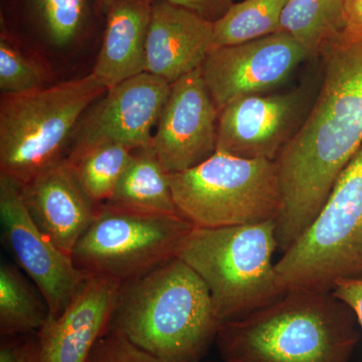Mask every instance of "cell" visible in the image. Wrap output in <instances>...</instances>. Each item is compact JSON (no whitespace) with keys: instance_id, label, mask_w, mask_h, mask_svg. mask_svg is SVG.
Segmentation results:
<instances>
[{"instance_id":"f546056e","label":"cell","mask_w":362,"mask_h":362,"mask_svg":"<svg viewBox=\"0 0 362 362\" xmlns=\"http://www.w3.org/2000/svg\"><path fill=\"white\" fill-rule=\"evenodd\" d=\"M21 362H42L37 338L21 343Z\"/></svg>"},{"instance_id":"7402d4cb","label":"cell","mask_w":362,"mask_h":362,"mask_svg":"<svg viewBox=\"0 0 362 362\" xmlns=\"http://www.w3.org/2000/svg\"><path fill=\"white\" fill-rule=\"evenodd\" d=\"M133 150L114 143L68 154L66 161L90 202L100 207L110 201Z\"/></svg>"},{"instance_id":"3957f363","label":"cell","mask_w":362,"mask_h":362,"mask_svg":"<svg viewBox=\"0 0 362 362\" xmlns=\"http://www.w3.org/2000/svg\"><path fill=\"white\" fill-rule=\"evenodd\" d=\"M221 324L204 281L175 257L121 284L110 328L164 361L199 362Z\"/></svg>"},{"instance_id":"f1b7e54d","label":"cell","mask_w":362,"mask_h":362,"mask_svg":"<svg viewBox=\"0 0 362 362\" xmlns=\"http://www.w3.org/2000/svg\"><path fill=\"white\" fill-rule=\"evenodd\" d=\"M21 344L13 341H2L0 347V362H21Z\"/></svg>"},{"instance_id":"52a82bcc","label":"cell","mask_w":362,"mask_h":362,"mask_svg":"<svg viewBox=\"0 0 362 362\" xmlns=\"http://www.w3.org/2000/svg\"><path fill=\"white\" fill-rule=\"evenodd\" d=\"M276 268L289 290L331 292L362 277V147L350 160L306 232Z\"/></svg>"},{"instance_id":"484cf974","label":"cell","mask_w":362,"mask_h":362,"mask_svg":"<svg viewBox=\"0 0 362 362\" xmlns=\"http://www.w3.org/2000/svg\"><path fill=\"white\" fill-rule=\"evenodd\" d=\"M175 6L199 14L202 18L216 23L233 4V0H168Z\"/></svg>"},{"instance_id":"5b68a950","label":"cell","mask_w":362,"mask_h":362,"mask_svg":"<svg viewBox=\"0 0 362 362\" xmlns=\"http://www.w3.org/2000/svg\"><path fill=\"white\" fill-rule=\"evenodd\" d=\"M107 90L90 73L25 94L2 95L0 177L21 188L66 158L78 121Z\"/></svg>"},{"instance_id":"5bb4252c","label":"cell","mask_w":362,"mask_h":362,"mask_svg":"<svg viewBox=\"0 0 362 362\" xmlns=\"http://www.w3.org/2000/svg\"><path fill=\"white\" fill-rule=\"evenodd\" d=\"M121 284L89 277L58 316L47 317L37 332L42 362H86L110 328Z\"/></svg>"},{"instance_id":"e0dca14e","label":"cell","mask_w":362,"mask_h":362,"mask_svg":"<svg viewBox=\"0 0 362 362\" xmlns=\"http://www.w3.org/2000/svg\"><path fill=\"white\" fill-rule=\"evenodd\" d=\"M213 40L214 23L168 0H153L145 71L173 84L201 68Z\"/></svg>"},{"instance_id":"9a60e30c","label":"cell","mask_w":362,"mask_h":362,"mask_svg":"<svg viewBox=\"0 0 362 362\" xmlns=\"http://www.w3.org/2000/svg\"><path fill=\"white\" fill-rule=\"evenodd\" d=\"M1 33L21 44L66 52L104 30L96 0H2Z\"/></svg>"},{"instance_id":"277c9868","label":"cell","mask_w":362,"mask_h":362,"mask_svg":"<svg viewBox=\"0 0 362 362\" xmlns=\"http://www.w3.org/2000/svg\"><path fill=\"white\" fill-rule=\"evenodd\" d=\"M275 221L226 228H194L177 257L202 278L221 322L269 306L288 289L273 263Z\"/></svg>"},{"instance_id":"9c48e42d","label":"cell","mask_w":362,"mask_h":362,"mask_svg":"<svg viewBox=\"0 0 362 362\" xmlns=\"http://www.w3.org/2000/svg\"><path fill=\"white\" fill-rule=\"evenodd\" d=\"M169 92L170 84L146 71L107 90L78 121L68 154L106 143L132 150L151 146Z\"/></svg>"},{"instance_id":"ba28073f","label":"cell","mask_w":362,"mask_h":362,"mask_svg":"<svg viewBox=\"0 0 362 362\" xmlns=\"http://www.w3.org/2000/svg\"><path fill=\"white\" fill-rule=\"evenodd\" d=\"M194 228L180 214L137 213L103 204L71 258L88 277L123 284L177 257Z\"/></svg>"},{"instance_id":"30bf717a","label":"cell","mask_w":362,"mask_h":362,"mask_svg":"<svg viewBox=\"0 0 362 362\" xmlns=\"http://www.w3.org/2000/svg\"><path fill=\"white\" fill-rule=\"evenodd\" d=\"M308 52L291 35L276 33L211 49L202 77L218 113L240 98L266 94L291 76Z\"/></svg>"},{"instance_id":"cb8c5ba5","label":"cell","mask_w":362,"mask_h":362,"mask_svg":"<svg viewBox=\"0 0 362 362\" xmlns=\"http://www.w3.org/2000/svg\"><path fill=\"white\" fill-rule=\"evenodd\" d=\"M49 74L23 45L6 33L0 35V90L2 95L25 94L47 87Z\"/></svg>"},{"instance_id":"6da1fadb","label":"cell","mask_w":362,"mask_h":362,"mask_svg":"<svg viewBox=\"0 0 362 362\" xmlns=\"http://www.w3.org/2000/svg\"><path fill=\"white\" fill-rule=\"evenodd\" d=\"M321 56L318 96L275 160L282 194L276 239L282 252L311 226L362 147V40L341 35Z\"/></svg>"},{"instance_id":"4fadbf2b","label":"cell","mask_w":362,"mask_h":362,"mask_svg":"<svg viewBox=\"0 0 362 362\" xmlns=\"http://www.w3.org/2000/svg\"><path fill=\"white\" fill-rule=\"evenodd\" d=\"M300 90L240 98L218 113L216 152L275 161L301 124Z\"/></svg>"},{"instance_id":"44dd1931","label":"cell","mask_w":362,"mask_h":362,"mask_svg":"<svg viewBox=\"0 0 362 362\" xmlns=\"http://www.w3.org/2000/svg\"><path fill=\"white\" fill-rule=\"evenodd\" d=\"M49 315V306L18 267H0V333L4 338L39 331Z\"/></svg>"},{"instance_id":"d6986e66","label":"cell","mask_w":362,"mask_h":362,"mask_svg":"<svg viewBox=\"0 0 362 362\" xmlns=\"http://www.w3.org/2000/svg\"><path fill=\"white\" fill-rule=\"evenodd\" d=\"M109 206L154 214H180L173 199L170 173L151 146L133 150Z\"/></svg>"},{"instance_id":"83f0119b","label":"cell","mask_w":362,"mask_h":362,"mask_svg":"<svg viewBox=\"0 0 362 362\" xmlns=\"http://www.w3.org/2000/svg\"><path fill=\"white\" fill-rule=\"evenodd\" d=\"M343 18L342 35L347 39L362 40V0H344Z\"/></svg>"},{"instance_id":"4dcf8cb0","label":"cell","mask_w":362,"mask_h":362,"mask_svg":"<svg viewBox=\"0 0 362 362\" xmlns=\"http://www.w3.org/2000/svg\"><path fill=\"white\" fill-rule=\"evenodd\" d=\"M98 8H99L100 13L103 14L104 16H106L107 13H108L109 8H110L112 2L114 0H96Z\"/></svg>"},{"instance_id":"ac0fdd59","label":"cell","mask_w":362,"mask_h":362,"mask_svg":"<svg viewBox=\"0 0 362 362\" xmlns=\"http://www.w3.org/2000/svg\"><path fill=\"white\" fill-rule=\"evenodd\" d=\"M153 0H114L92 74L107 89L145 73Z\"/></svg>"},{"instance_id":"7a4b0ae2","label":"cell","mask_w":362,"mask_h":362,"mask_svg":"<svg viewBox=\"0 0 362 362\" xmlns=\"http://www.w3.org/2000/svg\"><path fill=\"white\" fill-rule=\"evenodd\" d=\"M358 325L332 292L290 290L221 324L216 344L225 362H349L361 339Z\"/></svg>"},{"instance_id":"4316f807","label":"cell","mask_w":362,"mask_h":362,"mask_svg":"<svg viewBox=\"0 0 362 362\" xmlns=\"http://www.w3.org/2000/svg\"><path fill=\"white\" fill-rule=\"evenodd\" d=\"M331 292L338 299L349 305L362 328V277L342 279L338 281Z\"/></svg>"},{"instance_id":"8fae6325","label":"cell","mask_w":362,"mask_h":362,"mask_svg":"<svg viewBox=\"0 0 362 362\" xmlns=\"http://www.w3.org/2000/svg\"><path fill=\"white\" fill-rule=\"evenodd\" d=\"M0 218L4 238L16 263L40 290L49 316H58L88 276L59 249L30 218L20 188L0 177Z\"/></svg>"},{"instance_id":"603a6c76","label":"cell","mask_w":362,"mask_h":362,"mask_svg":"<svg viewBox=\"0 0 362 362\" xmlns=\"http://www.w3.org/2000/svg\"><path fill=\"white\" fill-rule=\"evenodd\" d=\"M288 0H243L214 23L211 49L245 44L280 30L281 14Z\"/></svg>"},{"instance_id":"d4e9b609","label":"cell","mask_w":362,"mask_h":362,"mask_svg":"<svg viewBox=\"0 0 362 362\" xmlns=\"http://www.w3.org/2000/svg\"><path fill=\"white\" fill-rule=\"evenodd\" d=\"M86 362H171L159 358L131 342L125 335L109 330L98 340Z\"/></svg>"},{"instance_id":"2e32d148","label":"cell","mask_w":362,"mask_h":362,"mask_svg":"<svg viewBox=\"0 0 362 362\" xmlns=\"http://www.w3.org/2000/svg\"><path fill=\"white\" fill-rule=\"evenodd\" d=\"M20 190L37 228L59 249L71 256L99 207L80 187L66 159L40 171Z\"/></svg>"},{"instance_id":"ffe728a7","label":"cell","mask_w":362,"mask_h":362,"mask_svg":"<svg viewBox=\"0 0 362 362\" xmlns=\"http://www.w3.org/2000/svg\"><path fill=\"white\" fill-rule=\"evenodd\" d=\"M343 7L344 0H288L279 32L291 35L309 57L321 54L344 30Z\"/></svg>"},{"instance_id":"8992f818","label":"cell","mask_w":362,"mask_h":362,"mask_svg":"<svg viewBox=\"0 0 362 362\" xmlns=\"http://www.w3.org/2000/svg\"><path fill=\"white\" fill-rule=\"evenodd\" d=\"M178 213L194 228H218L275 221L282 194L275 161L216 152L187 170L170 173Z\"/></svg>"},{"instance_id":"7c38bea8","label":"cell","mask_w":362,"mask_h":362,"mask_svg":"<svg viewBox=\"0 0 362 362\" xmlns=\"http://www.w3.org/2000/svg\"><path fill=\"white\" fill-rule=\"evenodd\" d=\"M218 124V111L201 66L170 85L152 149L169 173L195 168L216 153Z\"/></svg>"}]
</instances>
